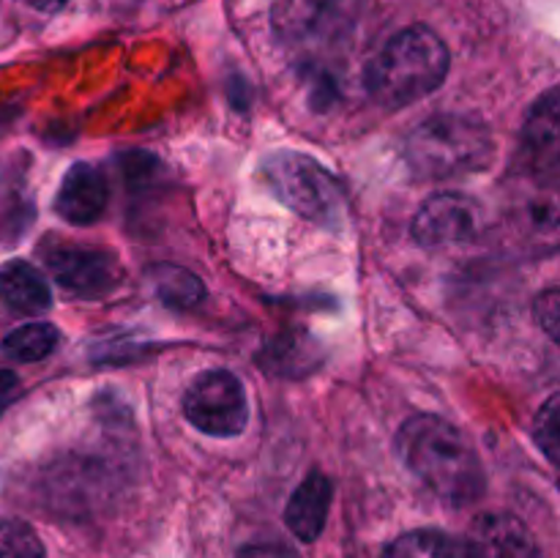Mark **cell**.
Segmentation results:
<instances>
[{"label": "cell", "mask_w": 560, "mask_h": 558, "mask_svg": "<svg viewBox=\"0 0 560 558\" xmlns=\"http://www.w3.org/2000/svg\"><path fill=\"white\" fill-rule=\"evenodd\" d=\"M397 454L421 485L452 507H468L485 492L487 476L479 452L443 416H410L397 432Z\"/></svg>", "instance_id": "cell-1"}, {"label": "cell", "mask_w": 560, "mask_h": 558, "mask_svg": "<svg viewBox=\"0 0 560 558\" xmlns=\"http://www.w3.org/2000/svg\"><path fill=\"white\" fill-rule=\"evenodd\" d=\"M448 49L427 25L399 31L366 69L370 96L386 109H402L430 96L448 74Z\"/></svg>", "instance_id": "cell-2"}, {"label": "cell", "mask_w": 560, "mask_h": 558, "mask_svg": "<svg viewBox=\"0 0 560 558\" xmlns=\"http://www.w3.org/2000/svg\"><path fill=\"white\" fill-rule=\"evenodd\" d=\"M495 156V140L485 120L441 113L421 120L405 140V162L419 178L443 181L481 173Z\"/></svg>", "instance_id": "cell-3"}, {"label": "cell", "mask_w": 560, "mask_h": 558, "mask_svg": "<svg viewBox=\"0 0 560 558\" xmlns=\"http://www.w3.org/2000/svg\"><path fill=\"white\" fill-rule=\"evenodd\" d=\"M260 178L282 206L299 217L339 230L345 217V189L337 175L317 159L299 151H273L260 162Z\"/></svg>", "instance_id": "cell-4"}, {"label": "cell", "mask_w": 560, "mask_h": 558, "mask_svg": "<svg viewBox=\"0 0 560 558\" xmlns=\"http://www.w3.org/2000/svg\"><path fill=\"white\" fill-rule=\"evenodd\" d=\"M184 416L206 435H241L249 425V399L244 383L228 370L200 372L184 394Z\"/></svg>", "instance_id": "cell-5"}, {"label": "cell", "mask_w": 560, "mask_h": 558, "mask_svg": "<svg viewBox=\"0 0 560 558\" xmlns=\"http://www.w3.org/2000/svg\"><path fill=\"white\" fill-rule=\"evenodd\" d=\"M44 263L60 288L82 299H102L124 279L118 260L109 252L93 246L55 244L44 255Z\"/></svg>", "instance_id": "cell-6"}, {"label": "cell", "mask_w": 560, "mask_h": 558, "mask_svg": "<svg viewBox=\"0 0 560 558\" xmlns=\"http://www.w3.org/2000/svg\"><path fill=\"white\" fill-rule=\"evenodd\" d=\"M485 228V208L459 191H441L430 197L413 217L416 244L427 249L474 241Z\"/></svg>", "instance_id": "cell-7"}, {"label": "cell", "mask_w": 560, "mask_h": 558, "mask_svg": "<svg viewBox=\"0 0 560 558\" xmlns=\"http://www.w3.org/2000/svg\"><path fill=\"white\" fill-rule=\"evenodd\" d=\"M277 25L295 47H326L348 31L350 5L348 0H284Z\"/></svg>", "instance_id": "cell-8"}, {"label": "cell", "mask_w": 560, "mask_h": 558, "mask_svg": "<svg viewBox=\"0 0 560 558\" xmlns=\"http://www.w3.org/2000/svg\"><path fill=\"white\" fill-rule=\"evenodd\" d=\"M523 162L539 181L556 186L560 167V102L550 88L530 109L523 129Z\"/></svg>", "instance_id": "cell-9"}, {"label": "cell", "mask_w": 560, "mask_h": 558, "mask_svg": "<svg viewBox=\"0 0 560 558\" xmlns=\"http://www.w3.org/2000/svg\"><path fill=\"white\" fill-rule=\"evenodd\" d=\"M468 558H545L528 525L514 514H481L470 528Z\"/></svg>", "instance_id": "cell-10"}, {"label": "cell", "mask_w": 560, "mask_h": 558, "mask_svg": "<svg viewBox=\"0 0 560 558\" xmlns=\"http://www.w3.org/2000/svg\"><path fill=\"white\" fill-rule=\"evenodd\" d=\"M109 200V186L102 170L91 162H74L66 170L55 195V211L69 224H93L102 219Z\"/></svg>", "instance_id": "cell-11"}, {"label": "cell", "mask_w": 560, "mask_h": 558, "mask_svg": "<svg viewBox=\"0 0 560 558\" xmlns=\"http://www.w3.org/2000/svg\"><path fill=\"white\" fill-rule=\"evenodd\" d=\"M334 487L331 479L320 470L306 476L290 496L288 509H284V523L290 534L299 536L301 542H315L326 528L328 509H331Z\"/></svg>", "instance_id": "cell-12"}, {"label": "cell", "mask_w": 560, "mask_h": 558, "mask_svg": "<svg viewBox=\"0 0 560 558\" xmlns=\"http://www.w3.org/2000/svg\"><path fill=\"white\" fill-rule=\"evenodd\" d=\"M0 304L22 315H38L52 306V290L36 266L9 260L0 266Z\"/></svg>", "instance_id": "cell-13"}, {"label": "cell", "mask_w": 560, "mask_h": 558, "mask_svg": "<svg viewBox=\"0 0 560 558\" xmlns=\"http://www.w3.org/2000/svg\"><path fill=\"white\" fill-rule=\"evenodd\" d=\"M383 558H468V547L443 531L419 528L397 536Z\"/></svg>", "instance_id": "cell-14"}, {"label": "cell", "mask_w": 560, "mask_h": 558, "mask_svg": "<svg viewBox=\"0 0 560 558\" xmlns=\"http://www.w3.org/2000/svg\"><path fill=\"white\" fill-rule=\"evenodd\" d=\"M151 282L162 304L170 310H191L206 299V284L189 268L162 263V266L151 268Z\"/></svg>", "instance_id": "cell-15"}, {"label": "cell", "mask_w": 560, "mask_h": 558, "mask_svg": "<svg viewBox=\"0 0 560 558\" xmlns=\"http://www.w3.org/2000/svg\"><path fill=\"white\" fill-rule=\"evenodd\" d=\"M58 339L60 334L52 323H27V326L5 334L0 342V353L14 364H33V361L47 359L58 348Z\"/></svg>", "instance_id": "cell-16"}, {"label": "cell", "mask_w": 560, "mask_h": 558, "mask_svg": "<svg viewBox=\"0 0 560 558\" xmlns=\"http://www.w3.org/2000/svg\"><path fill=\"white\" fill-rule=\"evenodd\" d=\"M0 558H47L36 531L22 520H0Z\"/></svg>", "instance_id": "cell-17"}, {"label": "cell", "mask_w": 560, "mask_h": 558, "mask_svg": "<svg viewBox=\"0 0 560 558\" xmlns=\"http://www.w3.org/2000/svg\"><path fill=\"white\" fill-rule=\"evenodd\" d=\"M534 438L545 457L550 463H558L560 457V394H552L536 414Z\"/></svg>", "instance_id": "cell-18"}, {"label": "cell", "mask_w": 560, "mask_h": 558, "mask_svg": "<svg viewBox=\"0 0 560 558\" xmlns=\"http://www.w3.org/2000/svg\"><path fill=\"white\" fill-rule=\"evenodd\" d=\"M534 315H536V321H539V326L545 328L547 337H550L552 342H560V293H558V288H550V290H545V293H539V299L534 301Z\"/></svg>", "instance_id": "cell-19"}, {"label": "cell", "mask_w": 560, "mask_h": 558, "mask_svg": "<svg viewBox=\"0 0 560 558\" xmlns=\"http://www.w3.org/2000/svg\"><path fill=\"white\" fill-rule=\"evenodd\" d=\"M238 558H295V553L277 542H260V545L241 547Z\"/></svg>", "instance_id": "cell-20"}, {"label": "cell", "mask_w": 560, "mask_h": 558, "mask_svg": "<svg viewBox=\"0 0 560 558\" xmlns=\"http://www.w3.org/2000/svg\"><path fill=\"white\" fill-rule=\"evenodd\" d=\"M20 386V377L14 370H0V410L9 405V399L14 397V388Z\"/></svg>", "instance_id": "cell-21"}, {"label": "cell", "mask_w": 560, "mask_h": 558, "mask_svg": "<svg viewBox=\"0 0 560 558\" xmlns=\"http://www.w3.org/2000/svg\"><path fill=\"white\" fill-rule=\"evenodd\" d=\"M27 3H31L36 11H47V14H52V11L63 9L69 0H27Z\"/></svg>", "instance_id": "cell-22"}, {"label": "cell", "mask_w": 560, "mask_h": 558, "mask_svg": "<svg viewBox=\"0 0 560 558\" xmlns=\"http://www.w3.org/2000/svg\"><path fill=\"white\" fill-rule=\"evenodd\" d=\"M5 191V178H3V170H0V197H3Z\"/></svg>", "instance_id": "cell-23"}]
</instances>
